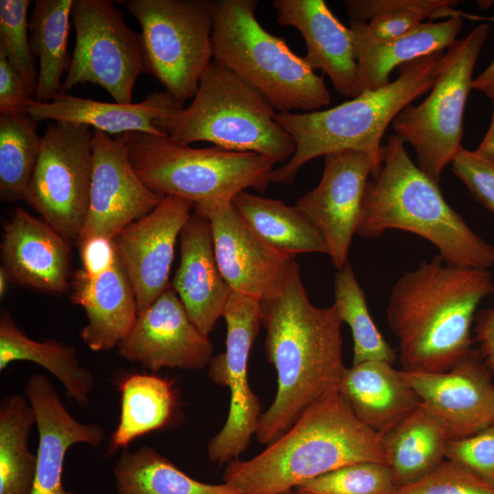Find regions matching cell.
<instances>
[{"label":"cell","mask_w":494,"mask_h":494,"mask_svg":"<svg viewBox=\"0 0 494 494\" xmlns=\"http://www.w3.org/2000/svg\"><path fill=\"white\" fill-rule=\"evenodd\" d=\"M266 331L265 353L277 373V391L261 414L255 433L270 445L310 407L338 392L346 370L342 360V320L334 305H313L291 261L274 289L260 300Z\"/></svg>","instance_id":"cell-1"},{"label":"cell","mask_w":494,"mask_h":494,"mask_svg":"<svg viewBox=\"0 0 494 494\" xmlns=\"http://www.w3.org/2000/svg\"><path fill=\"white\" fill-rule=\"evenodd\" d=\"M494 293L488 269L424 260L393 285L387 323L398 339L402 370L444 372L471 349L477 308Z\"/></svg>","instance_id":"cell-2"},{"label":"cell","mask_w":494,"mask_h":494,"mask_svg":"<svg viewBox=\"0 0 494 494\" xmlns=\"http://www.w3.org/2000/svg\"><path fill=\"white\" fill-rule=\"evenodd\" d=\"M360 462L386 464L381 434L361 423L336 392L253 458L229 462L222 479L237 494H277Z\"/></svg>","instance_id":"cell-3"},{"label":"cell","mask_w":494,"mask_h":494,"mask_svg":"<svg viewBox=\"0 0 494 494\" xmlns=\"http://www.w3.org/2000/svg\"><path fill=\"white\" fill-rule=\"evenodd\" d=\"M392 229L427 240L450 264L494 267V245L450 207L438 183L413 162L395 134L382 145L381 166L367 183L356 234L376 238Z\"/></svg>","instance_id":"cell-4"},{"label":"cell","mask_w":494,"mask_h":494,"mask_svg":"<svg viewBox=\"0 0 494 494\" xmlns=\"http://www.w3.org/2000/svg\"><path fill=\"white\" fill-rule=\"evenodd\" d=\"M443 56L440 51L401 65L393 81L335 107L277 113L276 120L293 137L295 150L287 162L274 169L271 182L293 184L308 161L343 150L367 153L381 166V143L387 127L400 112L432 89Z\"/></svg>","instance_id":"cell-5"},{"label":"cell","mask_w":494,"mask_h":494,"mask_svg":"<svg viewBox=\"0 0 494 494\" xmlns=\"http://www.w3.org/2000/svg\"><path fill=\"white\" fill-rule=\"evenodd\" d=\"M213 60L259 91L277 113L330 104L324 79L258 22L256 0H214Z\"/></svg>","instance_id":"cell-6"},{"label":"cell","mask_w":494,"mask_h":494,"mask_svg":"<svg viewBox=\"0 0 494 494\" xmlns=\"http://www.w3.org/2000/svg\"><path fill=\"white\" fill-rule=\"evenodd\" d=\"M276 112L255 89L213 60L201 76L191 103L154 121L173 141H204L215 146L263 155L275 163L295 153L291 134L276 120Z\"/></svg>","instance_id":"cell-7"},{"label":"cell","mask_w":494,"mask_h":494,"mask_svg":"<svg viewBox=\"0 0 494 494\" xmlns=\"http://www.w3.org/2000/svg\"><path fill=\"white\" fill-rule=\"evenodd\" d=\"M124 134L129 159L143 183L163 197L189 200L194 208L231 201L246 188L264 192L276 164L257 153L194 148L167 135Z\"/></svg>","instance_id":"cell-8"},{"label":"cell","mask_w":494,"mask_h":494,"mask_svg":"<svg viewBox=\"0 0 494 494\" xmlns=\"http://www.w3.org/2000/svg\"><path fill=\"white\" fill-rule=\"evenodd\" d=\"M489 29L488 24H481L452 43L429 95L418 105L405 107L392 123L395 134L413 147L418 167L438 184L446 166L463 147L465 106Z\"/></svg>","instance_id":"cell-9"},{"label":"cell","mask_w":494,"mask_h":494,"mask_svg":"<svg viewBox=\"0 0 494 494\" xmlns=\"http://www.w3.org/2000/svg\"><path fill=\"white\" fill-rule=\"evenodd\" d=\"M139 22L147 73L177 101L193 98L213 61L211 0H128Z\"/></svg>","instance_id":"cell-10"},{"label":"cell","mask_w":494,"mask_h":494,"mask_svg":"<svg viewBox=\"0 0 494 494\" xmlns=\"http://www.w3.org/2000/svg\"><path fill=\"white\" fill-rule=\"evenodd\" d=\"M75 46L60 91L79 84L103 88L119 103H132L137 77L147 73L141 33L125 23L109 0H73Z\"/></svg>","instance_id":"cell-11"},{"label":"cell","mask_w":494,"mask_h":494,"mask_svg":"<svg viewBox=\"0 0 494 494\" xmlns=\"http://www.w3.org/2000/svg\"><path fill=\"white\" fill-rule=\"evenodd\" d=\"M92 131L82 124L51 123L41 138L24 200L70 243L86 220L92 173Z\"/></svg>","instance_id":"cell-12"},{"label":"cell","mask_w":494,"mask_h":494,"mask_svg":"<svg viewBox=\"0 0 494 494\" xmlns=\"http://www.w3.org/2000/svg\"><path fill=\"white\" fill-rule=\"evenodd\" d=\"M222 317L226 349L212 357L208 370L209 377L229 387L231 393L227 420L207 447L209 459L220 465L237 459L248 447L262 414L259 398L248 381L249 355L262 325L260 301L233 292Z\"/></svg>","instance_id":"cell-13"},{"label":"cell","mask_w":494,"mask_h":494,"mask_svg":"<svg viewBox=\"0 0 494 494\" xmlns=\"http://www.w3.org/2000/svg\"><path fill=\"white\" fill-rule=\"evenodd\" d=\"M91 153L89 209L77 246L93 237L113 240L165 199L150 190L134 171L124 134L112 136L92 130Z\"/></svg>","instance_id":"cell-14"},{"label":"cell","mask_w":494,"mask_h":494,"mask_svg":"<svg viewBox=\"0 0 494 494\" xmlns=\"http://www.w3.org/2000/svg\"><path fill=\"white\" fill-rule=\"evenodd\" d=\"M318 185L295 208L323 233L328 255L339 270L348 263L369 177L381 168L369 154L343 150L327 154Z\"/></svg>","instance_id":"cell-15"},{"label":"cell","mask_w":494,"mask_h":494,"mask_svg":"<svg viewBox=\"0 0 494 494\" xmlns=\"http://www.w3.org/2000/svg\"><path fill=\"white\" fill-rule=\"evenodd\" d=\"M117 348L123 359L152 371L162 368L200 370L209 365L213 353L209 336L191 321L171 284L138 315Z\"/></svg>","instance_id":"cell-16"},{"label":"cell","mask_w":494,"mask_h":494,"mask_svg":"<svg viewBox=\"0 0 494 494\" xmlns=\"http://www.w3.org/2000/svg\"><path fill=\"white\" fill-rule=\"evenodd\" d=\"M400 372L421 403L442 423L450 440L494 424L492 373L477 349H471L447 371Z\"/></svg>","instance_id":"cell-17"},{"label":"cell","mask_w":494,"mask_h":494,"mask_svg":"<svg viewBox=\"0 0 494 494\" xmlns=\"http://www.w3.org/2000/svg\"><path fill=\"white\" fill-rule=\"evenodd\" d=\"M192 209L191 201L166 196L155 209L113 239L134 292L138 315L171 284L169 273L176 242Z\"/></svg>","instance_id":"cell-18"},{"label":"cell","mask_w":494,"mask_h":494,"mask_svg":"<svg viewBox=\"0 0 494 494\" xmlns=\"http://www.w3.org/2000/svg\"><path fill=\"white\" fill-rule=\"evenodd\" d=\"M194 209L209 220L216 261L231 290L259 301L266 297L295 259L264 242L231 201Z\"/></svg>","instance_id":"cell-19"},{"label":"cell","mask_w":494,"mask_h":494,"mask_svg":"<svg viewBox=\"0 0 494 494\" xmlns=\"http://www.w3.org/2000/svg\"><path fill=\"white\" fill-rule=\"evenodd\" d=\"M70 244L46 221L16 208L3 228L2 267L17 285L61 295L69 289Z\"/></svg>","instance_id":"cell-20"},{"label":"cell","mask_w":494,"mask_h":494,"mask_svg":"<svg viewBox=\"0 0 494 494\" xmlns=\"http://www.w3.org/2000/svg\"><path fill=\"white\" fill-rule=\"evenodd\" d=\"M38 433L37 467L31 494H81L67 490L62 475L65 456L76 444L99 446L105 438L102 426L75 419L60 401L59 393L42 374H34L25 385Z\"/></svg>","instance_id":"cell-21"},{"label":"cell","mask_w":494,"mask_h":494,"mask_svg":"<svg viewBox=\"0 0 494 494\" xmlns=\"http://www.w3.org/2000/svg\"><path fill=\"white\" fill-rule=\"evenodd\" d=\"M277 21L305 39L309 67L320 70L346 98L360 94L353 33L332 14L324 0H274Z\"/></svg>","instance_id":"cell-22"},{"label":"cell","mask_w":494,"mask_h":494,"mask_svg":"<svg viewBox=\"0 0 494 494\" xmlns=\"http://www.w3.org/2000/svg\"><path fill=\"white\" fill-rule=\"evenodd\" d=\"M179 239L180 262L171 285L191 321L209 336L233 291L218 266L206 215L194 209Z\"/></svg>","instance_id":"cell-23"},{"label":"cell","mask_w":494,"mask_h":494,"mask_svg":"<svg viewBox=\"0 0 494 494\" xmlns=\"http://www.w3.org/2000/svg\"><path fill=\"white\" fill-rule=\"evenodd\" d=\"M71 288V302L82 307L87 317L80 331L83 343L92 351L118 347L138 317L134 292L118 255L113 266L97 276L78 270Z\"/></svg>","instance_id":"cell-24"},{"label":"cell","mask_w":494,"mask_h":494,"mask_svg":"<svg viewBox=\"0 0 494 494\" xmlns=\"http://www.w3.org/2000/svg\"><path fill=\"white\" fill-rule=\"evenodd\" d=\"M183 107V103L166 91L152 92L137 103L105 102L59 91L49 102L33 100L27 106L37 123L82 124L113 136L130 132L165 135L154 126V121Z\"/></svg>","instance_id":"cell-25"},{"label":"cell","mask_w":494,"mask_h":494,"mask_svg":"<svg viewBox=\"0 0 494 494\" xmlns=\"http://www.w3.org/2000/svg\"><path fill=\"white\" fill-rule=\"evenodd\" d=\"M338 393L355 416L382 434L415 409L418 395L392 363L365 361L347 368Z\"/></svg>","instance_id":"cell-26"},{"label":"cell","mask_w":494,"mask_h":494,"mask_svg":"<svg viewBox=\"0 0 494 494\" xmlns=\"http://www.w3.org/2000/svg\"><path fill=\"white\" fill-rule=\"evenodd\" d=\"M463 16L461 12L442 22L421 23L406 34L388 40H371L352 32L360 94L390 83L394 68L446 49L462 29Z\"/></svg>","instance_id":"cell-27"},{"label":"cell","mask_w":494,"mask_h":494,"mask_svg":"<svg viewBox=\"0 0 494 494\" xmlns=\"http://www.w3.org/2000/svg\"><path fill=\"white\" fill-rule=\"evenodd\" d=\"M449 441L442 423L421 403L381 434L385 463L396 487L419 479L443 462Z\"/></svg>","instance_id":"cell-28"},{"label":"cell","mask_w":494,"mask_h":494,"mask_svg":"<svg viewBox=\"0 0 494 494\" xmlns=\"http://www.w3.org/2000/svg\"><path fill=\"white\" fill-rule=\"evenodd\" d=\"M16 360L34 362L50 372L69 397L86 405L93 392L92 373L83 367L71 345L47 339L38 341L26 335L6 311L0 314V371Z\"/></svg>","instance_id":"cell-29"},{"label":"cell","mask_w":494,"mask_h":494,"mask_svg":"<svg viewBox=\"0 0 494 494\" xmlns=\"http://www.w3.org/2000/svg\"><path fill=\"white\" fill-rule=\"evenodd\" d=\"M231 204L247 224L281 253L293 259L307 252L328 255L323 233L295 206L245 190L236 194Z\"/></svg>","instance_id":"cell-30"},{"label":"cell","mask_w":494,"mask_h":494,"mask_svg":"<svg viewBox=\"0 0 494 494\" xmlns=\"http://www.w3.org/2000/svg\"><path fill=\"white\" fill-rule=\"evenodd\" d=\"M121 395L119 423L110 437L114 452L134 440L166 428L173 421L177 397L173 382L149 373H131L118 384Z\"/></svg>","instance_id":"cell-31"},{"label":"cell","mask_w":494,"mask_h":494,"mask_svg":"<svg viewBox=\"0 0 494 494\" xmlns=\"http://www.w3.org/2000/svg\"><path fill=\"white\" fill-rule=\"evenodd\" d=\"M73 0H36L29 19L32 52L38 59L34 101L49 102L60 91L70 58L68 40Z\"/></svg>","instance_id":"cell-32"},{"label":"cell","mask_w":494,"mask_h":494,"mask_svg":"<svg viewBox=\"0 0 494 494\" xmlns=\"http://www.w3.org/2000/svg\"><path fill=\"white\" fill-rule=\"evenodd\" d=\"M115 494H237L228 484L198 481L155 448L124 449L113 466Z\"/></svg>","instance_id":"cell-33"},{"label":"cell","mask_w":494,"mask_h":494,"mask_svg":"<svg viewBox=\"0 0 494 494\" xmlns=\"http://www.w3.org/2000/svg\"><path fill=\"white\" fill-rule=\"evenodd\" d=\"M34 410L27 399L9 394L0 402V494H31L37 467V453L28 446L36 425Z\"/></svg>","instance_id":"cell-34"},{"label":"cell","mask_w":494,"mask_h":494,"mask_svg":"<svg viewBox=\"0 0 494 494\" xmlns=\"http://www.w3.org/2000/svg\"><path fill=\"white\" fill-rule=\"evenodd\" d=\"M41 138L28 112L0 113V197L24 199L39 154Z\"/></svg>","instance_id":"cell-35"},{"label":"cell","mask_w":494,"mask_h":494,"mask_svg":"<svg viewBox=\"0 0 494 494\" xmlns=\"http://www.w3.org/2000/svg\"><path fill=\"white\" fill-rule=\"evenodd\" d=\"M334 306L353 337V363L381 360L392 363L396 353L384 339L368 309L366 296L348 262L334 277Z\"/></svg>","instance_id":"cell-36"},{"label":"cell","mask_w":494,"mask_h":494,"mask_svg":"<svg viewBox=\"0 0 494 494\" xmlns=\"http://www.w3.org/2000/svg\"><path fill=\"white\" fill-rule=\"evenodd\" d=\"M29 0L0 1V54L25 81L35 97L38 70L29 38Z\"/></svg>","instance_id":"cell-37"},{"label":"cell","mask_w":494,"mask_h":494,"mask_svg":"<svg viewBox=\"0 0 494 494\" xmlns=\"http://www.w3.org/2000/svg\"><path fill=\"white\" fill-rule=\"evenodd\" d=\"M396 488L386 464L360 462L323 474L295 489L307 494H392Z\"/></svg>","instance_id":"cell-38"},{"label":"cell","mask_w":494,"mask_h":494,"mask_svg":"<svg viewBox=\"0 0 494 494\" xmlns=\"http://www.w3.org/2000/svg\"><path fill=\"white\" fill-rule=\"evenodd\" d=\"M392 494H494V487L446 458L419 479L396 488Z\"/></svg>","instance_id":"cell-39"},{"label":"cell","mask_w":494,"mask_h":494,"mask_svg":"<svg viewBox=\"0 0 494 494\" xmlns=\"http://www.w3.org/2000/svg\"><path fill=\"white\" fill-rule=\"evenodd\" d=\"M446 458L494 487V424L471 436L450 440Z\"/></svg>","instance_id":"cell-40"},{"label":"cell","mask_w":494,"mask_h":494,"mask_svg":"<svg viewBox=\"0 0 494 494\" xmlns=\"http://www.w3.org/2000/svg\"><path fill=\"white\" fill-rule=\"evenodd\" d=\"M451 167L473 198L494 213V164L462 147Z\"/></svg>","instance_id":"cell-41"},{"label":"cell","mask_w":494,"mask_h":494,"mask_svg":"<svg viewBox=\"0 0 494 494\" xmlns=\"http://www.w3.org/2000/svg\"><path fill=\"white\" fill-rule=\"evenodd\" d=\"M458 1L452 0H345L343 5L351 20L365 22L378 14L401 10L415 9L424 12L432 19L450 17L451 6Z\"/></svg>","instance_id":"cell-42"},{"label":"cell","mask_w":494,"mask_h":494,"mask_svg":"<svg viewBox=\"0 0 494 494\" xmlns=\"http://www.w3.org/2000/svg\"><path fill=\"white\" fill-rule=\"evenodd\" d=\"M427 17L415 9H401L378 14L369 23L350 21V29L360 37L371 40H388L411 31Z\"/></svg>","instance_id":"cell-43"},{"label":"cell","mask_w":494,"mask_h":494,"mask_svg":"<svg viewBox=\"0 0 494 494\" xmlns=\"http://www.w3.org/2000/svg\"><path fill=\"white\" fill-rule=\"evenodd\" d=\"M34 100L25 81L0 54V113L16 114L27 112V103Z\"/></svg>","instance_id":"cell-44"},{"label":"cell","mask_w":494,"mask_h":494,"mask_svg":"<svg viewBox=\"0 0 494 494\" xmlns=\"http://www.w3.org/2000/svg\"><path fill=\"white\" fill-rule=\"evenodd\" d=\"M82 270L90 276H97L114 263L117 252L113 240L105 237H93L81 245Z\"/></svg>","instance_id":"cell-45"},{"label":"cell","mask_w":494,"mask_h":494,"mask_svg":"<svg viewBox=\"0 0 494 494\" xmlns=\"http://www.w3.org/2000/svg\"><path fill=\"white\" fill-rule=\"evenodd\" d=\"M475 340L482 360L494 374V307L479 310L474 319Z\"/></svg>","instance_id":"cell-46"},{"label":"cell","mask_w":494,"mask_h":494,"mask_svg":"<svg viewBox=\"0 0 494 494\" xmlns=\"http://www.w3.org/2000/svg\"><path fill=\"white\" fill-rule=\"evenodd\" d=\"M491 20L494 21V18ZM472 89L484 93L491 101L494 100V59L481 74L473 80Z\"/></svg>","instance_id":"cell-47"},{"label":"cell","mask_w":494,"mask_h":494,"mask_svg":"<svg viewBox=\"0 0 494 494\" xmlns=\"http://www.w3.org/2000/svg\"><path fill=\"white\" fill-rule=\"evenodd\" d=\"M492 102L493 113L490 124L484 138L482 139L475 152L481 157L494 164V100L492 101Z\"/></svg>","instance_id":"cell-48"},{"label":"cell","mask_w":494,"mask_h":494,"mask_svg":"<svg viewBox=\"0 0 494 494\" xmlns=\"http://www.w3.org/2000/svg\"><path fill=\"white\" fill-rule=\"evenodd\" d=\"M9 277L3 267L0 268V296L3 298L7 290Z\"/></svg>","instance_id":"cell-49"},{"label":"cell","mask_w":494,"mask_h":494,"mask_svg":"<svg viewBox=\"0 0 494 494\" xmlns=\"http://www.w3.org/2000/svg\"><path fill=\"white\" fill-rule=\"evenodd\" d=\"M294 494H307V493L302 492V491L297 490V489H294Z\"/></svg>","instance_id":"cell-50"},{"label":"cell","mask_w":494,"mask_h":494,"mask_svg":"<svg viewBox=\"0 0 494 494\" xmlns=\"http://www.w3.org/2000/svg\"><path fill=\"white\" fill-rule=\"evenodd\" d=\"M277 494H294V490H288V491H285V492H281Z\"/></svg>","instance_id":"cell-51"}]
</instances>
